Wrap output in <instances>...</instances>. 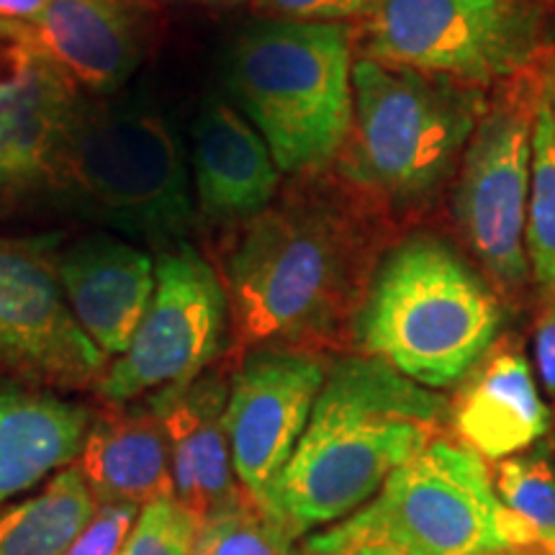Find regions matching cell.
<instances>
[{
    "instance_id": "cell-20",
    "label": "cell",
    "mask_w": 555,
    "mask_h": 555,
    "mask_svg": "<svg viewBox=\"0 0 555 555\" xmlns=\"http://www.w3.org/2000/svg\"><path fill=\"white\" fill-rule=\"evenodd\" d=\"M78 470L101 504H134L172 496L170 448L152 409L116 412L93 422Z\"/></svg>"
},
{
    "instance_id": "cell-14",
    "label": "cell",
    "mask_w": 555,
    "mask_h": 555,
    "mask_svg": "<svg viewBox=\"0 0 555 555\" xmlns=\"http://www.w3.org/2000/svg\"><path fill=\"white\" fill-rule=\"evenodd\" d=\"M54 268L82 332L106 358H119L155 294V258L137 242L101 232L73 242Z\"/></svg>"
},
{
    "instance_id": "cell-18",
    "label": "cell",
    "mask_w": 555,
    "mask_h": 555,
    "mask_svg": "<svg viewBox=\"0 0 555 555\" xmlns=\"http://www.w3.org/2000/svg\"><path fill=\"white\" fill-rule=\"evenodd\" d=\"M193 185L198 211L211 221H253L281 185L258 129L232 103L206 99L193 121Z\"/></svg>"
},
{
    "instance_id": "cell-9",
    "label": "cell",
    "mask_w": 555,
    "mask_h": 555,
    "mask_svg": "<svg viewBox=\"0 0 555 555\" xmlns=\"http://www.w3.org/2000/svg\"><path fill=\"white\" fill-rule=\"evenodd\" d=\"M227 314V288L196 247L159 249L155 294L127 350L103 371L101 397L124 406L191 386L219 356Z\"/></svg>"
},
{
    "instance_id": "cell-1",
    "label": "cell",
    "mask_w": 555,
    "mask_h": 555,
    "mask_svg": "<svg viewBox=\"0 0 555 555\" xmlns=\"http://www.w3.org/2000/svg\"><path fill=\"white\" fill-rule=\"evenodd\" d=\"M450 401L384 360L347 356L327 367L301 440L275 478L266 515L291 538L356 515L446 425Z\"/></svg>"
},
{
    "instance_id": "cell-32",
    "label": "cell",
    "mask_w": 555,
    "mask_h": 555,
    "mask_svg": "<svg viewBox=\"0 0 555 555\" xmlns=\"http://www.w3.org/2000/svg\"><path fill=\"white\" fill-rule=\"evenodd\" d=\"M204 3H208V5H240V3H245V0H204Z\"/></svg>"
},
{
    "instance_id": "cell-11",
    "label": "cell",
    "mask_w": 555,
    "mask_h": 555,
    "mask_svg": "<svg viewBox=\"0 0 555 555\" xmlns=\"http://www.w3.org/2000/svg\"><path fill=\"white\" fill-rule=\"evenodd\" d=\"M327 363L304 350L253 352L227 388L224 427L242 494L266 512L275 478L309 425Z\"/></svg>"
},
{
    "instance_id": "cell-25",
    "label": "cell",
    "mask_w": 555,
    "mask_h": 555,
    "mask_svg": "<svg viewBox=\"0 0 555 555\" xmlns=\"http://www.w3.org/2000/svg\"><path fill=\"white\" fill-rule=\"evenodd\" d=\"M201 522L178 502L163 496L139 509L119 555H193Z\"/></svg>"
},
{
    "instance_id": "cell-16",
    "label": "cell",
    "mask_w": 555,
    "mask_h": 555,
    "mask_svg": "<svg viewBox=\"0 0 555 555\" xmlns=\"http://www.w3.org/2000/svg\"><path fill=\"white\" fill-rule=\"evenodd\" d=\"M78 88L114 93L144 57L142 0H52L29 24H16Z\"/></svg>"
},
{
    "instance_id": "cell-22",
    "label": "cell",
    "mask_w": 555,
    "mask_h": 555,
    "mask_svg": "<svg viewBox=\"0 0 555 555\" xmlns=\"http://www.w3.org/2000/svg\"><path fill=\"white\" fill-rule=\"evenodd\" d=\"M525 253L530 275L547 294L555 286V116L543 88L532 127V170L527 196Z\"/></svg>"
},
{
    "instance_id": "cell-30",
    "label": "cell",
    "mask_w": 555,
    "mask_h": 555,
    "mask_svg": "<svg viewBox=\"0 0 555 555\" xmlns=\"http://www.w3.org/2000/svg\"><path fill=\"white\" fill-rule=\"evenodd\" d=\"M343 555H406L397 551V547H388V545H360L356 551H347Z\"/></svg>"
},
{
    "instance_id": "cell-13",
    "label": "cell",
    "mask_w": 555,
    "mask_h": 555,
    "mask_svg": "<svg viewBox=\"0 0 555 555\" xmlns=\"http://www.w3.org/2000/svg\"><path fill=\"white\" fill-rule=\"evenodd\" d=\"M80 88L16 24H0V198L52 185Z\"/></svg>"
},
{
    "instance_id": "cell-23",
    "label": "cell",
    "mask_w": 555,
    "mask_h": 555,
    "mask_svg": "<svg viewBox=\"0 0 555 555\" xmlns=\"http://www.w3.org/2000/svg\"><path fill=\"white\" fill-rule=\"evenodd\" d=\"M494 491L504 509L535 532L538 547L555 553V466L545 450L519 453L496 463Z\"/></svg>"
},
{
    "instance_id": "cell-10",
    "label": "cell",
    "mask_w": 555,
    "mask_h": 555,
    "mask_svg": "<svg viewBox=\"0 0 555 555\" xmlns=\"http://www.w3.org/2000/svg\"><path fill=\"white\" fill-rule=\"evenodd\" d=\"M538 95H509L486 108L463 150L455 221L481 266L506 288L530 275L525 253L532 127Z\"/></svg>"
},
{
    "instance_id": "cell-15",
    "label": "cell",
    "mask_w": 555,
    "mask_h": 555,
    "mask_svg": "<svg viewBox=\"0 0 555 555\" xmlns=\"http://www.w3.org/2000/svg\"><path fill=\"white\" fill-rule=\"evenodd\" d=\"M450 422L461 446L483 461L530 450L551 427V406L517 339H496L457 384Z\"/></svg>"
},
{
    "instance_id": "cell-24",
    "label": "cell",
    "mask_w": 555,
    "mask_h": 555,
    "mask_svg": "<svg viewBox=\"0 0 555 555\" xmlns=\"http://www.w3.org/2000/svg\"><path fill=\"white\" fill-rule=\"evenodd\" d=\"M294 543L273 517L242 499L201 522L193 555H301Z\"/></svg>"
},
{
    "instance_id": "cell-12",
    "label": "cell",
    "mask_w": 555,
    "mask_h": 555,
    "mask_svg": "<svg viewBox=\"0 0 555 555\" xmlns=\"http://www.w3.org/2000/svg\"><path fill=\"white\" fill-rule=\"evenodd\" d=\"M106 360L69 309L57 268L37 245L0 237V371L86 386L101 380Z\"/></svg>"
},
{
    "instance_id": "cell-21",
    "label": "cell",
    "mask_w": 555,
    "mask_h": 555,
    "mask_svg": "<svg viewBox=\"0 0 555 555\" xmlns=\"http://www.w3.org/2000/svg\"><path fill=\"white\" fill-rule=\"evenodd\" d=\"M99 512L78 468H65L39 494L0 509V555H62Z\"/></svg>"
},
{
    "instance_id": "cell-28",
    "label": "cell",
    "mask_w": 555,
    "mask_h": 555,
    "mask_svg": "<svg viewBox=\"0 0 555 555\" xmlns=\"http://www.w3.org/2000/svg\"><path fill=\"white\" fill-rule=\"evenodd\" d=\"M535 365L547 404L555 412V286L545 294L535 324Z\"/></svg>"
},
{
    "instance_id": "cell-4",
    "label": "cell",
    "mask_w": 555,
    "mask_h": 555,
    "mask_svg": "<svg viewBox=\"0 0 555 555\" xmlns=\"http://www.w3.org/2000/svg\"><path fill=\"white\" fill-rule=\"evenodd\" d=\"M352 44L345 24L262 18L229 57V90L281 172L317 170L352 127Z\"/></svg>"
},
{
    "instance_id": "cell-29",
    "label": "cell",
    "mask_w": 555,
    "mask_h": 555,
    "mask_svg": "<svg viewBox=\"0 0 555 555\" xmlns=\"http://www.w3.org/2000/svg\"><path fill=\"white\" fill-rule=\"evenodd\" d=\"M52 0H0V24H29Z\"/></svg>"
},
{
    "instance_id": "cell-5",
    "label": "cell",
    "mask_w": 555,
    "mask_h": 555,
    "mask_svg": "<svg viewBox=\"0 0 555 555\" xmlns=\"http://www.w3.org/2000/svg\"><path fill=\"white\" fill-rule=\"evenodd\" d=\"M483 114L478 88L360 57L343 172L388 201H425L453 172Z\"/></svg>"
},
{
    "instance_id": "cell-8",
    "label": "cell",
    "mask_w": 555,
    "mask_h": 555,
    "mask_svg": "<svg viewBox=\"0 0 555 555\" xmlns=\"http://www.w3.org/2000/svg\"><path fill=\"white\" fill-rule=\"evenodd\" d=\"M540 29L532 0H376L360 21L365 60L470 88L522 73Z\"/></svg>"
},
{
    "instance_id": "cell-6",
    "label": "cell",
    "mask_w": 555,
    "mask_h": 555,
    "mask_svg": "<svg viewBox=\"0 0 555 555\" xmlns=\"http://www.w3.org/2000/svg\"><path fill=\"white\" fill-rule=\"evenodd\" d=\"M502 517L483 457L437 437L356 515L304 540L301 555H343L360 545L406 555H499L509 551Z\"/></svg>"
},
{
    "instance_id": "cell-31",
    "label": "cell",
    "mask_w": 555,
    "mask_h": 555,
    "mask_svg": "<svg viewBox=\"0 0 555 555\" xmlns=\"http://www.w3.org/2000/svg\"><path fill=\"white\" fill-rule=\"evenodd\" d=\"M545 90H547V99H551V108H553V116H555V78L547 80Z\"/></svg>"
},
{
    "instance_id": "cell-2",
    "label": "cell",
    "mask_w": 555,
    "mask_h": 555,
    "mask_svg": "<svg viewBox=\"0 0 555 555\" xmlns=\"http://www.w3.org/2000/svg\"><path fill=\"white\" fill-rule=\"evenodd\" d=\"M52 189L78 217L157 253L196 219L183 142L150 101H82Z\"/></svg>"
},
{
    "instance_id": "cell-26",
    "label": "cell",
    "mask_w": 555,
    "mask_h": 555,
    "mask_svg": "<svg viewBox=\"0 0 555 555\" xmlns=\"http://www.w3.org/2000/svg\"><path fill=\"white\" fill-rule=\"evenodd\" d=\"M137 515L139 506L134 504H101L86 530L62 555H119L137 522Z\"/></svg>"
},
{
    "instance_id": "cell-3",
    "label": "cell",
    "mask_w": 555,
    "mask_h": 555,
    "mask_svg": "<svg viewBox=\"0 0 555 555\" xmlns=\"http://www.w3.org/2000/svg\"><path fill=\"white\" fill-rule=\"evenodd\" d=\"M504 311L489 283L433 234L397 245L356 319L360 352L414 384L457 386L499 339Z\"/></svg>"
},
{
    "instance_id": "cell-27",
    "label": "cell",
    "mask_w": 555,
    "mask_h": 555,
    "mask_svg": "<svg viewBox=\"0 0 555 555\" xmlns=\"http://www.w3.org/2000/svg\"><path fill=\"white\" fill-rule=\"evenodd\" d=\"M255 11L275 21H301V24H345L363 21L376 0H253Z\"/></svg>"
},
{
    "instance_id": "cell-7",
    "label": "cell",
    "mask_w": 555,
    "mask_h": 555,
    "mask_svg": "<svg viewBox=\"0 0 555 555\" xmlns=\"http://www.w3.org/2000/svg\"><path fill=\"white\" fill-rule=\"evenodd\" d=\"M350 234L322 206L268 208L227 260V298L240 343L324 330L347 288Z\"/></svg>"
},
{
    "instance_id": "cell-19",
    "label": "cell",
    "mask_w": 555,
    "mask_h": 555,
    "mask_svg": "<svg viewBox=\"0 0 555 555\" xmlns=\"http://www.w3.org/2000/svg\"><path fill=\"white\" fill-rule=\"evenodd\" d=\"M93 416L54 393L0 386V506L80 455Z\"/></svg>"
},
{
    "instance_id": "cell-17",
    "label": "cell",
    "mask_w": 555,
    "mask_h": 555,
    "mask_svg": "<svg viewBox=\"0 0 555 555\" xmlns=\"http://www.w3.org/2000/svg\"><path fill=\"white\" fill-rule=\"evenodd\" d=\"M147 401L168 437L172 496L198 522L242 502L224 427L227 388L217 378H198Z\"/></svg>"
}]
</instances>
